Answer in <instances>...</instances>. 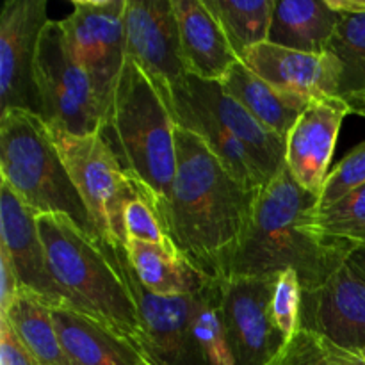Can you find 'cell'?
I'll return each mask as SVG.
<instances>
[{
	"label": "cell",
	"instance_id": "cell-26",
	"mask_svg": "<svg viewBox=\"0 0 365 365\" xmlns=\"http://www.w3.org/2000/svg\"><path fill=\"white\" fill-rule=\"evenodd\" d=\"M312 227L323 237L365 248V184L331 205L314 210Z\"/></svg>",
	"mask_w": 365,
	"mask_h": 365
},
{
	"label": "cell",
	"instance_id": "cell-5",
	"mask_svg": "<svg viewBox=\"0 0 365 365\" xmlns=\"http://www.w3.org/2000/svg\"><path fill=\"white\" fill-rule=\"evenodd\" d=\"M0 173L4 184L38 216L61 214L98 237L48 127L36 113H0Z\"/></svg>",
	"mask_w": 365,
	"mask_h": 365
},
{
	"label": "cell",
	"instance_id": "cell-7",
	"mask_svg": "<svg viewBox=\"0 0 365 365\" xmlns=\"http://www.w3.org/2000/svg\"><path fill=\"white\" fill-rule=\"evenodd\" d=\"M38 116L56 130L75 135L100 132L103 107L88 71L71 50L63 20H50L34 64Z\"/></svg>",
	"mask_w": 365,
	"mask_h": 365
},
{
	"label": "cell",
	"instance_id": "cell-20",
	"mask_svg": "<svg viewBox=\"0 0 365 365\" xmlns=\"http://www.w3.org/2000/svg\"><path fill=\"white\" fill-rule=\"evenodd\" d=\"M221 88L267 130L285 139L310 103L307 96L274 88L241 61L228 70L221 81Z\"/></svg>",
	"mask_w": 365,
	"mask_h": 365
},
{
	"label": "cell",
	"instance_id": "cell-4",
	"mask_svg": "<svg viewBox=\"0 0 365 365\" xmlns=\"http://www.w3.org/2000/svg\"><path fill=\"white\" fill-rule=\"evenodd\" d=\"M38 228L53 280L71 307L148 355L139 309L110 246L61 214L38 216Z\"/></svg>",
	"mask_w": 365,
	"mask_h": 365
},
{
	"label": "cell",
	"instance_id": "cell-9",
	"mask_svg": "<svg viewBox=\"0 0 365 365\" xmlns=\"http://www.w3.org/2000/svg\"><path fill=\"white\" fill-rule=\"evenodd\" d=\"M125 52L143 68L164 98L187 77L173 0H127Z\"/></svg>",
	"mask_w": 365,
	"mask_h": 365
},
{
	"label": "cell",
	"instance_id": "cell-1",
	"mask_svg": "<svg viewBox=\"0 0 365 365\" xmlns=\"http://www.w3.org/2000/svg\"><path fill=\"white\" fill-rule=\"evenodd\" d=\"M177 175L160 212L178 252L212 280H228L259 191L245 187L196 134L178 127Z\"/></svg>",
	"mask_w": 365,
	"mask_h": 365
},
{
	"label": "cell",
	"instance_id": "cell-23",
	"mask_svg": "<svg viewBox=\"0 0 365 365\" xmlns=\"http://www.w3.org/2000/svg\"><path fill=\"white\" fill-rule=\"evenodd\" d=\"M341 13V21L328 45L341 64L339 98L365 91V0H328Z\"/></svg>",
	"mask_w": 365,
	"mask_h": 365
},
{
	"label": "cell",
	"instance_id": "cell-12",
	"mask_svg": "<svg viewBox=\"0 0 365 365\" xmlns=\"http://www.w3.org/2000/svg\"><path fill=\"white\" fill-rule=\"evenodd\" d=\"M170 102H180L220 125L253 155L267 182L285 168L287 139L267 130L237 100L223 91L221 82L187 75L170 91Z\"/></svg>",
	"mask_w": 365,
	"mask_h": 365
},
{
	"label": "cell",
	"instance_id": "cell-3",
	"mask_svg": "<svg viewBox=\"0 0 365 365\" xmlns=\"http://www.w3.org/2000/svg\"><path fill=\"white\" fill-rule=\"evenodd\" d=\"M100 132L160 216L177 175V123L163 93L128 57Z\"/></svg>",
	"mask_w": 365,
	"mask_h": 365
},
{
	"label": "cell",
	"instance_id": "cell-27",
	"mask_svg": "<svg viewBox=\"0 0 365 365\" xmlns=\"http://www.w3.org/2000/svg\"><path fill=\"white\" fill-rule=\"evenodd\" d=\"M267 365H365V360L316 331L299 328Z\"/></svg>",
	"mask_w": 365,
	"mask_h": 365
},
{
	"label": "cell",
	"instance_id": "cell-15",
	"mask_svg": "<svg viewBox=\"0 0 365 365\" xmlns=\"http://www.w3.org/2000/svg\"><path fill=\"white\" fill-rule=\"evenodd\" d=\"M348 114L351 109L344 98H314L287 135L285 166L296 182L312 195L321 196L323 192L341 125Z\"/></svg>",
	"mask_w": 365,
	"mask_h": 365
},
{
	"label": "cell",
	"instance_id": "cell-19",
	"mask_svg": "<svg viewBox=\"0 0 365 365\" xmlns=\"http://www.w3.org/2000/svg\"><path fill=\"white\" fill-rule=\"evenodd\" d=\"M173 9L187 73L202 81H223L239 59L220 21L203 0H173Z\"/></svg>",
	"mask_w": 365,
	"mask_h": 365
},
{
	"label": "cell",
	"instance_id": "cell-6",
	"mask_svg": "<svg viewBox=\"0 0 365 365\" xmlns=\"http://www.w3.org/2000/svg\"><path fill=\"white\" fill-rule=\"evenodd\" d=\"M48 130L88 207L98 237L110 248H125L123 212L143 192L123 170L102 132L75 135L50 127Z\"/></svg>",
	"mask_w": 365,
	"mask_h": 365
},
{
	"label": "cell",
	"instance_id": "cell-21",
	"mask_svg": "<svg viewBox=\"0 0 365 365\" xmlns=\"http://www.w3.org/2000/svg\"><path fill=\"white\" fill-rule=\"evenodd\" d=\"M341 21L328 0H274L267 43L305 53H327Z\"/></svg>",
	"mask_w": 365,
	"mask_h": 365
},
{
	"label": "cell",
	"instance_id": "cell-14",
	"mask_svg": "<svg viewBox=\"0 0 365 365\" xmlns=\"http://www.w3.org/2000/svg\"><path fill=\"white\" fill-rule=\"evenodd\" d=\"M0 248L6 250L21 289L38 296L50 309H73L52 277L38 214L4 182L0 185Z\"/></svg>",
	"mask_w": 365,
	"mask_h": 365
},
{
	"label": "cell",
	"instance_id": "cell-16",
	"mask_svg": "<svg viewBox=\"0 0 365 365\" xmlns=\"http://www.w3.org/2000/svg\"><path fill=\"white\" fill-rule=\"evenodd\" d=\"M110 250L134 294L150 359L155 365H182L195 309V294L159 296L146 291L132 271L125 248Z\"/></svg>",
	"mask_w": 365,
	"mask_h": 365
},
{
	"label": "cell",
	"instance_id": "cell-17",
	"mask_svg": "<svg viewBox=\"0 0 365 365\" xmlns=\"http://www.w3.org/2000/svg\"><path fill=\"white\" fill-rule=\"evenodd\" d=\"M241 63L282 91L310 100L339 96L341 64L331 53L296 52L262 43L246 52Z\"/></svg>",
	"mask_w": 365,
	"mask_h": 365
},
{
	"label": "cell",
	"instance_id": "cell-13",
	"mask_svg": "<svg viewBox=\"0 0 365 365\" xmlns=\"http://www.w3.org/2000/svg\"><path fill=\"white\" fill-rule=\"evenodd\" d=\"M299 328L330 339L346 351H365V277L346 260L321 287L303 291Z\"/></svg>",
	"mask_w": 365,
	"mask_h": 365
},
{
	"label": "cell",
	"instance_id": "cell-28",
	"mask_svg": "<svg viewBox=\"0 0 365 365\" xmlns=\"http://www.w3.org/2000/svg\"><path fill=\"white\" fill-rule=\"evenodd\" d=\"M302 302L303 289L299 274L294 269L278 273L274 278L273 298H271V317L284 341L291 339L299 330Z\"/></svg>",
	"mask_w": 365,
	"mask_h": 365
},
{
	"label": "cell",
	"instance_id": "cell-34",
	"mask_svg": "<svg viewBox=\"0 0 365 365\" xmlns=\"http://www.w3.org/2000/svg\"><path fill=\"white\" fill-rule=\"evenodd\" d=\"M348 260L355 269H359L365 277V248H356L355 252L349 255Z\"/></svg>",
	"mask_w": 365,
	"mask_h": 365
},
{
	"label": "cell",
	"instance_id": "cell-10",
	"mask_svg": "<svg viewBox=\"0 0 365 365\" xmlns=\"http://www.w3.org/2000/svg\"><path fill=\"white\" fill-rule=\"evenodd\" d=\"M46 0H6L0 13V113L38 114L34 64L48 24Z\"/></svg>",
	"mask_w": 365,
	"mask_h": 365
},
{
	"label": "cell",
	"instance_id": "cell-24",
	"mask_svg": "<svg viewBox=\"0 0 365 365\" xmlns=\"http://www.w3.org/2000/svg\"><path fill=\"white\" fill-rule=\"evenodd\" d=\"M0 317L11 324L39 365H70L53 323L52 309L38 296L21 289L9 310Z\"/></svg>",
	"mask_w": 365,
	"mask_h": 365
},
{
	"label": "cell",
	"instance_id": "cell-18",
	"mask_svg": "<svg viewBox=\"0 0 365 365\" xmlns=\"http://www.w3.org/2000/svg\"><path fill=\"white\" fill-rule=\"evenodd\" d=\"M70 365H155L139 346L78 310L52 309Z\"/></svg>",
	"mask_w": 365,
	"mask_h": 365
},
{
	"label": "cell",
	"instance_id": "cell-33",
	"mask_svg": "<svg viewBox=\"0 0 365 365\" xmlns=\"http://www.w3.org/2000/svg\"><path fill=\"white\" fill-rule=\"evenodd\" d=\"M348 102L349 109H351V114H359V116L365 118V91L355 93V95L344 98Z\"/></svg>",
	"mask_w": 365,
	"mask_h": 365
},
{
	"label": "cell",
	"instance_id": "cell-8",
	"mask_svg": "<svg viewBox=\"0 0 365 365\" xmlns=\"http://www.w3.org/2000/svg\"><path fill=\"white\" fill-rule=\"evenodd\" d=\"M125 4L127 0H75L73 13L63 20L71 50L91 77L103 114L127 61Z\"/></svg>",
	"mask_w": 365,
	"mask_h": 365
},
{
	"label": "cell",
	"instance_id": "cell-30",
	"mask_svg": "<svg viewBox=\"0 0 365 365\" xmlns=\"http://www.w3.org/2000/svg\"><path fill=\"white\" fill-rule=\"evenodd\" d=\"M365 184V141L351 150L334 170L324 182L323 192L317 202V209L331 205L348 192Z\"/></svg>",
	"mask_w": 365,
	"mask_h": 365
},
{
	"label": "cell",
	"instance_id": "cell-11",
	"mask_svg": "<svg viewBox=\"0 0 365 365\" xmlns=\"http://www.w3.org/2000/svg\"><path fill=\"white\" fill-rule=\"evenodd\" d=\"M274 277L223 280V321L235 365H267L284 346L271 317Z\"/></svg>",
	"mask_w": 365,
	"mask_h": 365
},
{
	"label": "cell",
	"instance_id": "cell-35",
	"mask_svg": "<svg viewBox=\"0 0 365 365\" xmlns=\"http://www.w3.org/2000/svg\"><path fill=\"white\" fill-rule=\"evenodd\" d=\"M362 359H364V360H365V351H364V353H362Z\"/></svg>",
	"mask_w": 365,
	"mask_h": 365
},
{
	"label": "cell",
	"instance_id": "cell-25",
	"mask_svg": "<svg viewBox=\"0 0 365 365\" xmlns=\"http://www.w3.org/2000/svg\"><path fill=\"white\" fill-rule=\"evenodd\" d=\"M241 61L246 52L267 43L274 0H203Z\"/></svg>",
	"mask_w": 365,
	"mask_h": 365
},
{
	"label": "cell",
	"instance_id": "cell-31",
	"mask_svg": "<svg viewBox=\"0 0 365 365\" xmlns=\"http://www.w3.org/2000/svg\"><path fill=\"white\" fill-rule=\"evenodd\" d=\"M0 365H39L4 317H0Z\"/></svg>",
	"mask_w": 365,
	"mask_h": 365
},
{
	"label": "cell",
	"instance_id": "cell-22",
	"mask_svg": "<svg viewBox=\"0 0 365 365\" xmlns=\"http://www.w3.org/2000/svg\"><path fill=\"white\" fill-rule=\"evenodd\" d=\"M128 264L146 291L159 296H184L202 291L212 278L196 269L178 250L127 239Z\"/></svg>",
	"mask_w": 365,
	"mask_h": 365
},
{
	"label": "cell",
	"instance_id": "cell-29",
	"mask_svg": "<svg viewBox=\"0 0 365 365\" xmlns=\"http://www.w3.org/2000/svg\"><path fill=\"white\" fill-rule=\"evenodd\" d=\"M123 230L125 242H127V239H138V241L164 246L168 250H178L164 221L160 220V216L153 209L152 203L143 195L132 200L127 205V209H125Z\"/></svg>",
	"mask_w": 365,
	"mask_h": 365
},
{
	"label": "cell",
	"instance_id": "cell-2",
	"mask_svg": "<svg viewBox=\"0 0 365 365\" xmlns=\"http://www.w3.org/2000/svg\"><path fill=\"white\" fill-rule=\"evenodd\" d=\"M317 202L319 196L303 189L285 166L257 195L228 278L274 277L294 269L303 291L321 287L356 248L314 230Z\"/></svg>",
	"mask_w": 365,
	"mask_h": 365
},
{
	"label": "cell",
	"instance_id": "cell-32",
	"mask_svg": "<svg viewBox=\"0 0 365 365\" xmlns=\"http://www.w3.org/2000/svg\"><path fill=\"white\" fill-rule=\"evenodd\" d=\"M21 285L18 282L14 267L7 257L6 250L0 248V316L9 310L16 296L20 294Z\"/></svg>",
	"mask_w": 365,
	"mask_h": 365
}]
</instances>
